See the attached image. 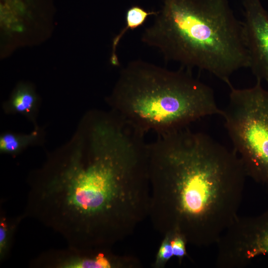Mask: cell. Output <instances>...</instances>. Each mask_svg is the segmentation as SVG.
<instances>
[{"label": "cell", "mask_w": 268, "mask_h": 268, "mask_svg": "<svg viewBox=\"0 0 268 268\" xmlns=\"http://www.w3.org/2000/svg\"><path fill=\"white\" fill-rule=\"evenodd\" d=\"M157 11H147L142 7L135 5L129 8L126 12L125 26L114 38L111 62L115 66H119L120 62L117 54V49L120 41L128 29L134 30L142 25L149 16H155Z\"/></svg>", "instance_id": "cell-10"}, {"label": "cell", "mask_w": 268, "mask_h": 268, "mask_svg": "<svg viewBox=\"0 0 268 268\" xmlns=\"http://www.w3.org/2000/svg\"><path fill=\"white\" fill-rule=\"evenodd\" d=\"M108 101L112 111L145 134L169 133L222 112L213 89L192 70H171L141 60L121 69Z\"/></svg>", "instance_id": "cell-4"}, {"label": "cell", "mask_w": 268, "mask_h": 268, "mask_svg": "<svg viewBox=\"0 0 268 268\" xmlns=\"http://www.w3.org/2000/svg\"><path fill=\"white\" fill-rule=\"evenodd\" d=\"M38 102L33 89L29 85L21 84L14 90L4 108L7 112L23 115L33 121L38 110Z\"/></svg>", "instance_id": "cell-9"}, {"label": "cell", "mask_w": 268, "mask_h": 268, "mask_svg": "<svg viewBox=\"0 0 268 268\" xmlns=\"http://www.w3.org/2000/svg\"><path fill=\"white\" fill-rule=\"evenodd\" d=\"M216 244L220 268H242L255 258L268 257V207L257 216H238Z\"/></svg>", "instance_id": "cell-6"}, {"label": "cell", "mask_w": 268, "mask_h": 268, "mask_svg": "<svg viewBox=\"0 0 268 268\" xmlns=\"http://www.w3.org/2000/svg\"><path fill=\"white\" fill-rule=\"evenodd\" d=\"M170 236V242L173 249V256L181 259L186 255L185 238L178 233H168Z\"/></svg>", "instance_id": "cell-13"}, {"label": "cell", "mask_w": 268, "mask_h": 268, "mask_svg": "<svg viewBox=\"0 0 268 268\" xmlns=\"http://www.w3.org/2000/svg\"><path fill=\"white\" fill-rule=\"evenodd\" d=\"M72 147L51 155L28 179L25 217L68 246L104 248L118 238L121 214L150 183L144 134L111 112L83 119Z\"/></svg>", "instance_id": "cell-1"}, {"label": "cell", "mask_w": 268, "mask_h": 268, "mask_svg": "<svg viewBox=\"0 0 268 268\" xmlns=\"http://www.w3.org/2000/svg\"><path fill=\"white\" fill-rule=\"evenodd\" d=\"M149 144V178L162 196L168 233L198 246L216 244L238 217L245 179L233 150L187 127Z\"/></svg>", "instance_id": "cell-2"}, {"label": "cell", "mask_w": 268, "mask_h": 268, "mask_svg": "<svg viewBox=\"0 0 268 268\" xmlns=\"http://www.w3.org/2000/svg\"><path fill=\"white\" fill-rule=\"evenodd\" d=\"M229 102L221 116L247 176L268 186V89L229 86Z\"/></svg>", "instance_id": "cell-5"}, {"label": "cell", "mask_w": 268, "mask_h": 268, "mask_svg": "<svg viewBox=\"0 0 268 268\" xmlns=\"http://www.w3.org/2000/svg\"><path fill=\"white\" fill-rule=\"evenodd\" d=\"M30 266L37 268H110L112 259L104 248H84L68 246L49 250L33 259Z\"/></svg>", "instance_id": "cell-8"}, {"label": "cell", "mask_w": 268, "mask_h": 268, "mask_svg": "<svg viewBox=\"0 0 268 268\" xmlns=\"http://www.w3.org/2000/svg\"><path fill=\"white\" fill-rule=\"evenodd\" d=\"M243 34L250 68L257 80L268 84V11L260 0H242Z\"/></svg>", "instance_id": "cell-7"}, {"label": "cell", "mask_w": 268, "mask_h": 268, "mask_svg": "<svg viewBox=\"0 0 268 268\" xmlns=\"http://www.w3.org/2000/svg\"><path fill=\"white\" fill-rule=\"evenodd\" d=\"M25 218L24 214L9 216L0 214V260L2 262L9 256L14 239L20 222Z\"/></svg>", "instance_id": "cell-12"}, {"label": "cell", "mask_w": 268, "mask_h": 268, "mask_svg": "<svg viewBox=\"0 0 268 268\" xmlns=\"http://www.w3.org/2000/svg\"><path fill=\"white\" fill-rule=\"evenodd\" d=\"M41 136L42 132L38 129L26 134L10 132L2 134L0 136V151L16 155L27 146L38 142Z\"/></svg>", "instance_id": "cell-11"}, {"label": "cell", "mask_w": 268, "mask_h": 268, "mask_svg": "<svg viewBox=\"0 0 268 268\" xmlns=\"http://www.w3.org/2000/svg\"><path fill=\"white\" fill-rule=\"evenodd\" d=\"M141 40L166 62L204 70L228 86L234 73L249 67L242 23L228 0H162Z\"/></svg>", "instance_id": "cell-3"}, {"label": "cell", "mask_w": 268, "mask_h": 268, "mask_svg": "<svg viewBox=\"0 0 268 268\" xmlns=\"http://www.w3.org/2000/svg\"><path fill=\"white\" fill-rule=\"evenodd\" d=\"M173 256V249L170 242V236L167 235L162 242L157 254V260L164 263Z\"/></svg>", "instance_id": "cell-14"}]
</instances>
